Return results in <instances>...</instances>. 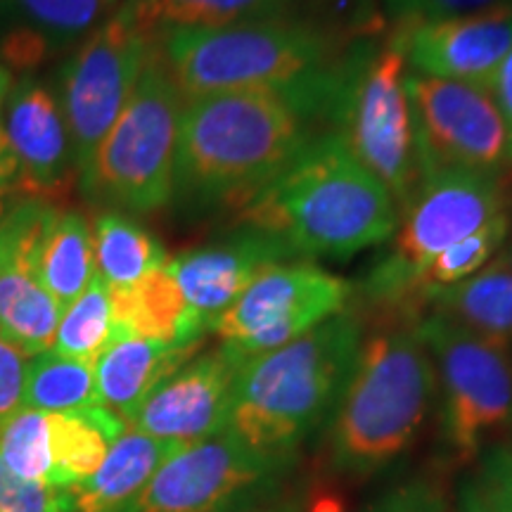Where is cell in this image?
<instances>
[{
	"label": "cell",
	"mask_w": 512,
	"mask_h": 512,
	"mask_svg": "<svg viewBox=\"0 0 512 512\" xmlns=\"http://www.w3.org/2000/svg\"><path fill=\"white\" fill-rule=\"evenodd\" d=\"M157 43L183 100L266 91L290 98L306 117L328 112L337 119L351 69V60L335 62L323 31L283 17L159 29Z\"/></svg>",
	"instance_id": "1"
},
{
	"label": "cell",
	"mask_w": 512,
	"mask_h": 512,
	"mask_svg": "<svg viewBox=\"0 0 512 512\" xmlns=\"http://www.w3.org/2000/svg\"><path fill=\"white\" fill-rule=\"evenodd\" d=\"M240 221L280 238L302 256H349L389 240L396 202L358 162L339 133L309 138L273 181L240 211Z\"/></svg>",
	"instance_id": "2"
},
{
	"label": "cell",
	"mask_w": 512,
	"mask_h": 512,
	"mask_svg": "<svg viewBox=\"0 0 512 512\" xmlns=\"http://www.w3.org/2000/svg\"><path fill=\"white\" fill-rule=\"evenodd\" d=\"M304 119L280 93L238 91L185 100L174 195L242 209L306 145Z\"/></svg>",
	"instance_id": "3"
},
{
	"label": "cell",
	"mask_w": 512,
	"mask_h": 512,
	"mask_svg": "<svg viewBox=\"0 0 512 512\" xmlns=\"http://www.w3.org/2000/svg\"><path fill=\"white\" fill-rule=\"evenodd\" d=\"M434 384L437 370L415 325H387L361 339L332 408V470L370 479L394 465L425 425Z\"/></svg>",
	"instance_id": "4"
},
{
	"label": "cell",
	"mask_w": 512,
	"mask_h": 512,
	"mask_svg": "<svg viewBox=\"0 0 512 512\" xmlns=\"http://www.w3.org/2000/svg\"><path fill=\"white\" fill-rule=\"evenodd\" d=\"M361 339V323L342 311L249 358L235 380L228 430L254 451L292 463L299 444L335 408Z\"/></svg>",
	"instance_id": "5"
},
{
	"label": "cell",
	"mask_w": 512,
	"mask_h": 512,
	"mask_svg": "<svg viewBox=\"0 0 512 512\" xmlns=\"http://www.w3.org/2000/svg\"><path fill=\"white\" fill-rule=\"evenodd\" d=\"M183 105L157 43L131 100L81 176L86 195L133 214H150L169 204Z\"/></svg>",
	"instance_id": "6"
},
{
	"label": "cell",
	"mask_w": 512,
	"mask_h": 512,
	"mask_svg": "<svg viewBox=\"0 0 512 512\" xmlns=\"http://www.w3.org/2000/svg\"><path fill=\"white\" fill-rule=\"evenodd\" d=\"M415 330L441 382V439L448 456L467 463L512 425V349L441 313L422 318Z\"/></svg>",
	"instance_id": "7"
},
{
	"label": "cell",
	"mask_w": 512,
	"mask_h": 512,
	"mask_svg": "<svg viewBox=\"0 0 512 512\" xmlns=\"http://www.w3.org/2000/svg\"><path fill=\"white\" fill-rule=\"evenodd\" d=\"M505 211L498 174L448 169L420 183L392 252L368 278V297L384 306L415 304L420 275L437 256Z\"/></svg>",
	"instance_id": "8"
},
{
	"label": "cell",
	"mask_w": 512,
	"mask_h": 512,
	"mask_svg": "<svg viewBox=\"0 0 512 512\" xmlns=\"http://www.w3.org/2000/svg\"><path fill=\"white\" fill-rule=\"evenodd\" d=\"M155 48L157 29H152L131 3H124L88 34L69 60L60 105L74 145L79 181L102 138L131 100Z\"/></svg>",
	"instance_id": "9"
},
{
	"label": "cell",
	"mask_w": 512,
	"mask_h": 512,
	"mask_svg": "<svg viewBox=\"0 0 512 512\" xmlns=\"http://www.w3.org/2000/svg\"><path fill=\"white\" fill-rule=\"evenodd\" d=\"M337 121L344 126L339 136L358 162L392 192L394 202H411L422 181L399 34L366 60L358 57L351 62Z\"/></svg>",
	"instance_id": "10"
},
{
	"label": "cell",
	"mask_w": 512,
	"mask_h": 512,
	"mask_svg": "<svg viewBox=\"0 0 512 512\" xmlns=\"http://www.w3.org/2000/svg\"><path fill=\"white\" fill-rule=\"evenodd\" d=\"M290 467L226 430L178 448L119 512H242L264 501Z\"/></svg>",
	"instance_id": "11"
},
{
	"label": "cell",
	"mask_w": 512,
	"mask_h": 512,
	"mask_svg": "<svg viewBox=\"0 0 512 512\" xmlns=\"http://www.w3.org/2000/svg\"><path fill=\"white\" fill-rule=\"evenodd\" d=\"M406 93L420 181L448 169L498 174L512 164L508 126L491 88L411 74Z\"/></svg>",
	"instance_id": "12"
},
{
	"label": "cell",
	"mask_w": 512,
	"mask_h": 512,
	"mask_svg": "<svg viewBox=\"0 0 512 512\" xmlns=\"http://www.w3.org/2000/svg\"><path fill=\"white\" fill-rule=\"evenodd\" d=\"M349 294L347 280L316 264H275L242 292L211 332L230 356L247 363L342 313Z\"/></svg>",
	"instance_id": "13"
},
{
	"label": "cell",
	"mask_w": 512,
	"mask_h": 512,
	"mask_svg": "<svg viewBox=\"0 0 512 512\" xmlns=\"http://www.w3.org/2000/svg\"><path fill=\"white\" fill-rule=\"evenodd\" d=\"M55 211V204L15 195L0 216V337L29 358L53 349L62 316L38 268Z\"/></svg>",
	"instance_id": "14"
},
{
	"label": "cell",
	"mask_w": 512,
	"mask_h": 512,
	"mask_svg": "<svg viewBox=\"0 0 512 512\" xmlns=\"http://www.w3.org/2000/svg\"><path fill=\"white\" fill-rule=\"evenodd\" d=\"M242 366L223 347L190 358L147 396L128 427L176 444H195L226 432Z\"/></svg>",
	"instance_id": "15"
},
{
	"label": "cell",
	"mask_w": 512,
	"mask_h": 512,
	"mask_svg": "<svg viewBox=\"0 0 512 512\" xmlns=\"http://www.w3.org/2000/svg\"><path fill=\"white\" fill-rule=\"evenodd\" d=\"M3 133L17 164L15 195L53 204L79 178L62 105L31 76L12 81Z\"/></svg>",
	"instance_id": "16"
},
{
	"label": "cell",
	"mask_w": 512,
	"mask_h": 512,
	"mask_svg": "<svg viewBox=\"0 0 512 512\" xmlns=\"http://www.w3.org/2000/svg\"><path fill=\"white\" fill-rule=\"evenodd\" d=\"M399 38L413 74L491 88L512 48V0L463 17L403 24Z\"/></svg>",
	"instance_id": "17"
},
{
	"label": "cell",
	"mask_w": 512,
	"mask_h": 512,
	"mask_svg": "<svg viewBox=\"0 0 512 512\" xmlns=\"http://www.w3.org/2000/svg\"><path fill=\"white\" fill-rule=\"evenodd\" d=\"M287 259H299L290 245L245 226L226 240L166 259L164 266L174 275L185 304L209 332L266 268Z\"/></svg>",
	"instance_id": "18"
},
{
	"label": "cell",
	"mask_w": 512,
	"mask_h": 512,
	"mask_svg": "<svg viewBox=\"0 0 512 512\" xmlns=\"http://www.w3.org/2000/svg\"><path fill=\"white\" fill-rule=\"evenodd\" d=\"M197 347H171V344L145 339L117 328L112 342L107 344L95 361V392L98 403L121 420L131 422L164 380H169L178 368L190 361Z\"/></svg>",
	"instance_id": "19"
},
{
	"label": "cell",
	"mask_w": 512,
	"mask_h": 512,
	"mask_svg": "<svg viewBox=\"0 0 512 512\" xmlns=\"http://www.w3.org/2000/svg\"><path fill=\"white\" fill-rule=\"evenodd\" d=\"M114 325L171 347H197L207 335L169 268L159 266L126 290H110Z\"/></svg>",
	"instance_id": "20"
},
{
	"label": "cell",
	"mask_w": 512,
	"mask_h": 512,
	"mask_svg": "<svg viewBox=\"0 0 512 512\" xmlns=\"http://www.w3.org/2000/svg\"><path fill=\"white\" fill-rule=\"evenodd\" d=\"M183 446L126 427V432L112 444L100 470L83 484L67 489L69 512H119L150 482L159 465Z\"/></svg>",
	"instance_id": "21"
},
{
	"label": "cell",
	"mask_w": 512,
	"mask_h": 512,
	"mask_svg": "<svg viewBox=\"0 0 512 512\" xmlns=\"http://www.w3.org/2000/svg\"><path fill=\"white\" fill-rule=\"evenodd\" d=\"M126 427L119 415L102 408L100 403L81 411L48 413L55 489H72L91 479Z\"/></svg>",
	"instance_id": "22"
},
{
	"label": "cell",
	"mask_w": 512,
	"mask_h": 512,
	"mask_svg": "<svg viewBox=\"0 0 512 512\" xmlns=\"http://www.w3.org/2000/svg\"><path fill=\"white\" fill-rule=\"evenodd\" d=\"M434 313L512 349V268L501 256L463 283L432 294Z\"/></svg>",
	"instance_id": "23"
},
{
	"label": "cell",
	"mask_w": 512,
	"mask_h": 512,
	"mask_svg": "<svg viewBox=\"0 0 512 512\" xmlns=\"http://www.w3.org/2000/svg\"><path fill=\"white\" fill-rule=\"evenodd\" d=\"M95 278L107 290H126L147 273L166 264V252L155 235L121 211H105L93 223Z\"/></svg>",
	"instance_id": "24"
},
{
	"label": "cell",
	"mask_w": 512,
	"mask_h": 512,
	"mask_svg": "<svg viewBox=\"0 0 512 512\" xmlns=\"http://www.w3.org/2000/svg\"><path fill=\"white\" fill-rule=\"evenodd\" d=\"M41 283L62 311L93 283V228L79 211L57 209L41 247Z\"/></svg>",
	"instance_id": "25"
},
{
	"label": "cell",
	"mask_w": 512,
	"mask_h": 512,
	"mask_svg": "<svg viewBox=\"0 0 512 512\" xmlns=\"http://www.w3.org/2000/svg\"><path fill=\"white\" fill-rule=\"evenodd\" d=\"M98 406L95 366L48 349L31 356L24 373L22 408L38 413H69Z\"/></svg>",
	"instance_id": "26"
},
{
	"label": "cell",
	"mask_w": 512,
	"mask_h": 512,
	"mask_svg": "<svg viewBox=\"0 0 512 512\" xmlns=\"http://www.w3.org/2000/svg\"><path fill=\"white\" fill-rule=\"evenodd\" d=\"M152 29L228 27L278 19L290 0H126Z\"/></svg>",
	"instance_id": "27"
},
{
	"label": "cell",
	"mask_w": 512,
	"mask_h": 512,
	"mask_svg": "<svg viewBox=\"0 0 512 512\" xmlns=\"http://www.w3.org/2000/svg\"><path fill=\"white\" fill-rule=\"evenodd\" d=\"M114 330L117 325H114L110 290L98 278H93V283L62 311L53 351L95 366L102 351L112 342Z\"/></svg>",
	"instance_id": "28"
},
{
	"label": "cell",
	"mask_w": 512,
	"mask_h": 512,
	"mask_svg": "<svg viewBox=\"0 0 512 512\" xmlns=\"http://www.w3.org/2000/svg\"><path fill=\"white\" fill-rule=\"evenodd\" d=\"M510 238V216L508 211L498 214L482 228L467 235L456 245L444 249L430 268L420 275L418 290H415V304L430 302L432 294H437L446 287H453L463 280L482 271V268L494 259V254Z\"/></svg>",
	"instance_id": "29"
},
{
	"label": "cell",
	"mask_w": 512,
	"mask_h": 512,
	"mask_svg": "<svg viewBox=\"0 0 512 512\" xmlns=\"http://www.w3.org/2000/svg\"><path fill=\"white\" fill-rule=\"evenodd\" d=\"M15 12L12 29L29 31L48 43H67L91 34L112 15L117 0H3Z\"/></svg>",
	"instance_id": "30"
},
{
	"label": "cell",
	"mask_w": 512,
	"mask_h": 512,
	"mask_svg": "<svg viewBox=\"0 0 512 512\" xmlns=\"http://www.w3.org/2000/svg\"><path fill=\"white\" fill-rule=\"evenodd\" d=\"M0 463L17 477L53 486L48 413L17 411L0 430Z\"/></svg>",
	"instance_id": "31"
},
{
	"label": "cell",
	"mask_w": 512,
	"mask_h": 512,
	"mask_svg": "<svg viewBox=\"0 0 512 512\" xmlns=\"http://www.w3.org/2000/svg\"><path fill=\"white\" fill-rule=\"evenodd\" d=\"M463 498L477 512H512V451L489 453Z\"/></svg>",
	"instance_id": "32"
},
{
	"label": "cell",
	"mask_w": 512,
	"mask_h": 512,
	"mask_svg": "<svg viewBox=\"0 0 512 512\" xmlns=\"http://www.w3.org/2000/svg\"><path fill=\"white\" fill-rule=\"evenodd\" d=\"M0 512H69V491L29 482L0 463Z\"/></svg>",
	"instance_id": "33"
},
{
	"label": "cell",
	"mask_w": 512,
	"mask_h": 512,
	"mask_svg": "<svg viewBox=\"0 0 512 512\" xmlns=\"http://www.w3.org/2000/svg\"><path fill=\"white\" fill-rule=\"evenodd\" d=\"M366 512H448V503L437 482L413 479L377 498Z\"/></svg>",
	"instance_id": "34"
},
{
	"label": "cell",
	"mask_w": 512,
	"mask_h": 512,
	"mask_svg": "<svg viewBox=\"0 0 512 512\" xmlns=\"http://www.w3.org/2000/svg\"><path fill=\"white\" fill-rule=\"evenodd\" d=\"M501 3L505 0H387V8L403 24H411L472 15V12L496 8Z\"/></svg>",
	"instance_id": "35"
},
{
	"label": "cell",
	"mask_w": 512,
	"mask_h": 512,
	"mask_svg": "<svg viewBox=\"0 0 512 512\" xmlns=\"http://www.w3.org/2000/svg\"><path fill=\"white\" fill-rule=\"evenodd\" d=\"M27 361V354L0 337V430L8 425L12 415L22 411Z\"/></svg>",
	"instance_id": "36"
},
{
	"label": "cell",
	"mask_w": 512,
	"mask_h": 512,
	"mask_svg": "<svg viewBox=\"0 0 512 512\" xmlns=\"http://www.w3.org/2000/svg\"><path fill=\"white\" fill-rule=\"evenodd\" d=\"M491 93H494L498 110H501L505 126H508L510 147H512V48L501 67H498L494 81H491Z\"/></svg>",
	"instance_id": "37"
},
{
	"label": "cell",
	"mask_w": 512,
	"mask_h": 512,
	"mask_svg": "<svg viewBox=\"0 0 512 512\" xmlns=\"http://www.w3.org/2000/svg\"><path fill=\"white\" fill-rule=\"evenodd\" d=\"M17 164L12 155H0V200L15 195Z\"/></svg>",
	"instance_id": "38"
},
{
	"label": "cell",
	"mask_w": 512,
	"mask_h": 512,
	"mask_svg": "<svg viewBox=\"0 0 512 512\" xmlns=\"http://www.w3.org/2000/svg\"><path fill=\"white\" fill-rule=\"evenodd\" d=\"M12 88V72L0 62V155H12L8 143H5V133H3V110H5V100H8V93Z\"/></svg>",
	"instance_id": "39"
},
{
	"label": "cell",
	"mask_w": 512,
	"mask_h": 512,
	"mask_svg": "<svg viewBox=\"0 0 512 512\" xmlns=\"http://www.w3.org/2000/svg\"><path fill=\"white\" fill-rule=\"evenodd\" d=\"M242 512H304V505L299 501H283V503L266 505V508H249Z\"/></svg>",
	"instance_id": "40"
},
{
	"label": "cell",
	"mask_w": 512,
	"mask_h": 512,
	"mask_svg": "<svg viewBox=\"0 0 512 512\" xmlns=\"http://www.w3.org/2000/svg\"><path fill=\"white\" fill-rule=\"evenodd\" d=\"M501 259L512 268V238H508V245H505V252L501 254Z\"/></svg>",
	"instance_id": "41"
},
{
	"label": "cell",
	"mask_w": 512,
	"mask_h": 512,
	"mask_svg": "<svg viewBox=\"0 0 512 512\" xmlns=\"http://www.w3.org/2000/svg\"><path fill=\"white\" fill-rule=\"evenodd\" d=\"M458 512H477V510H475V508H472V505H470V503H467V501H465V498H463V505H460V510H458Z\"/></svg>",
	"instance_id": "42"
},
{
	"label": "cell",
	"mask_w": 512,
	"mask_h": 512,
	"mask_svg": "<svg viewBox=\"0 0 512 512\" xmlns=\"http://www.w3.org/2000/svg\"><path fill=\"white\" fill-rule=\"evenodd\" d=\"M12 197V195H10ZM5 204H8V197H5V200H0V216H3V211H5Z\"/></svg>",
	"instance_id": "43"
}]
</instances>
